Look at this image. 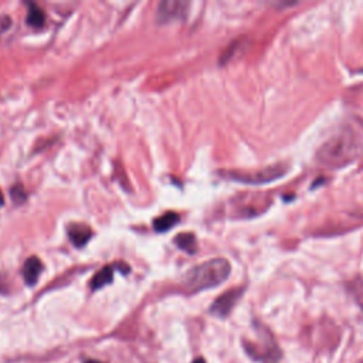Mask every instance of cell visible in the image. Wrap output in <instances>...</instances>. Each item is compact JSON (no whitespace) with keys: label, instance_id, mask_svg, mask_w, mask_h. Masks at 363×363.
Listing matches in <instances>:
<instances>
[{"label":"cell","instance_id":"obj_6","mask_svg":"<svg viewBox=\"0 0 363 363\" xmlns=\"http://www.w3.org/2000/svg\"><path fill=\"white\" fill-rule=\"evenodd\" d=\"M244 291H245L244 286H237V288H231V289L223 292L211 303L210 313L217 318H227L231 313V311L234 309V306L237 305V302L244 295Z\"/></svg>","mask_w":363,"mask_h":363},{"label":"cell","instance_id":"obj_16","mask_svg":"<svg viewBox=\"0 0 363 363\" xmlns=\"http://www.w3.org/2000/svg\"><path fill=\"white\" fill-rule=\"evenodd\" d=\"M3 204H4V196H3V193L0 190V207H3Z\"/></svg>","mask_w":363,"mask_h":363},{"label":"cell","instance_id":"obj_5","mask_svg":"<svg viewBox=\"0 0 363 363\" xmlns=\"http://www.w3.org/2000/svg\"><path fill=\"white\" fill-rule=\"evenodd\" d=\"M269 199L261 194H241L231 200L234 214L238 217H254L267 210Z\"/></svg>","mask_w":363,"mask_h":363},{"label":"cell","instance_id":"obj_14","mask_svg":"<svg viewBox=\"0 0 363 363\" xmlns=\"http://www.w3.org/2000/svg\"><path fill=\"white\" fill-rule=\"evenodd\" d=\"M10 197L16 204H23L27 200V193L23 187V184L16 183L11 189H10Z\"/></svg>","mask_w":363,"mask_h":363},{"label":"cell","instance_id":"obj_17","mask_svg":"<svg viewBox=\"0 0 363 363\" xmlns=\"http://www.w3.org/2000/svg\"><path fill=\"white\" fill-rule=\"evenodd\" d=\"M193 363H206V360L203 357H197V359H194Z\"/></svg>","mask_w":363,"mask_h":363},{"label":"cell","instance_id":"obj_1","mask_svg":"<svg viewBox=\"0 0 363 363\" xmlns=\"http://www.w3.org/2000/svg\"><path fill=\"white\" fill-rule=\"evenodd\" d=\"M360 153V138L353 129L343 128L319 147L316 157L320 164L330 169H337L356 160Z\"/></svg>","mask_w":363,"mask_h":363},{"label":"cell","instance_id":"obj_2","mask_svg":"<svg viewBox=\"0 0 363 363\" xmlns=\"http://www.w3.org/2000/svg\"><path fill=\"white\" fill-rule=\"evenodd\" d=\"M231 272V265L225 258L208 259L187 271L183 278V285L190 292H199L216 288L223 284Z\"/></svg>","mask_w":363,"mask_h":363},{"label":"cell","instance_id":"obj_15","mask_svg":"<svg viewBox=\"0 0 363 363\" xmlns=\"http://www.w3.org/2000/svg\"><path fill=\"white\" fill-rule=\"evenodd\" d=\"M10 26H11V20H10V17L4 16V17H1V18H0V33L6 31Z\"/></svg>","mask_w":363,"mask_h":363},{"label":"cell","instance_id":"obj_10","mask_svg":"<svg viewBox=\"0 0 363 363\" xmlns=\"http://www.w3.org/2000/svg\"><path fill=\"white\" fill-rule=\"evenodd\" d=\"M179 220H180V216L177 213L166 211L153 220V228L157 233H164V231H169L174 224H177Z\"/></svg>","mask_w":363,"mask_h":363},{"label":"cell","instance_id":"obj_12","mask_svg":"<svg viewBox=\"0 0 363 363\" xmlns=\"http://www.w3.org/2000/svg\"><path fill=\"white\" fill-rule=\"evenodd\" d=\"M28 11H27V17L26 21L30 27L33 28H40L44 26L45 23V14L44 11L40 9V6H37L35 3H27Z\"/></svg>","mask_w":363,"mask_h":363},{"label":"cell","instance_id":"obj_8","mask_svg":"<svg viewBox=\"0 0 363 363\" xmlns=\"http://www.w3.org/2000/svg\"><path fill=\"white\" fill-rule=\"evenodd\" d=\"M67 233H68L71 242L78 248L84 247L92 237V230L86 224H82V223L69 224L67 228Z\"/></svg>","mask_w":363,"mask_h":363},{"label":"cell","instance_id":"obj_4","mask_svg":"<svg viewBox=\"0 0 363 363\" xmlns=\"http://www.w3.org/2000/svg\"><path fill=\"white\" fill-rule=\"evenodd\" d=\"M289 172L288 163H275L267 167H262L255 172H240V170H230L220 173L227 179H231L238 183L245 184H267L284 177Z\"/></svg>","mask_w":363,"mask_h":363},{"label":"cell","instance_id":"obj_7","mask_svg":"<svg viewBox=\"0 0 363 363\" xmlns=\"http://www.w3.org/2000/svg\"><path fill=\"white\" fill-rule=\"evenodd\" d=\"M189 3L180 0H164L159 4L156 13V21L159 24L167 23L174 18H183L186 16Z\"/></svg>","mask_w":363,"mask_h":363},{"label":"cell","instance_id":"obj_13","mask_svg":"<svg viewBox=\"0 0 363 363\" xmlns=\"http://www.w3.org/2000/svg\"><path fill=\"white\" fill-rule=\"evenodd\" d=\"M174 242L177 244V247L189 254H194L197 250V241H196V235L193 233H180L176 235Z\"/></svg>","mask_w":363,"mask_h":363},{"label":"cell","instance_id":"obj_9","mask_svg":"<svg viewBox=\"0 0 363 363\" xmlns=\"http://www.w3.org/2000/svg\"><path fill=\"white\" fill-rule=\"evenodd\" d=\"M41 271H43V262L40 258H37V257L27 258L23 265V269H21L24 282L27 285H34L37 282Z\"/></svg>","mask_w":363,"mask_h":363},{"label":"cell","instance_id":"obj_11","mask_svg":"<svg viewBox=\"0 0 363 363\" xmlns=\"http://www.w3.org/2000/svg\"><path fill=\"white\" fill-rule=\"evenodd\" d=\"M113 269H115V268H113L112 265H106V267H104L101 271H98V272L92 277V279H91V282H89L91 289H92V291H98V289L104 288L105 285L111 284L112 279H113Z\"/></svg>","mask_w":363,"mask_h":363},{"label":"cell","instance_id":"obj_18","mask_svg":"<svg viewBox=\"0 0 363 363\" xmlns=\"http://www.w3.org/2000/svg\"><path fill=\"white\" fill-rule=\"evenodd\" d=\"M85 363H101V362H96V360H86Z\"/></svg>","mask_w":363,"mask_h":363},{"label":"cell","instance_id":"obj_3","mask_svg":"<svg viewBox=\"0 0 363 363\" xmlns=\"http://www.w3.org/2000/svg\"><path fill=\"white\" fill-rule=\"evenodd\" d=\"M257 340H242V347L248 357L257 363H279L282 350L272 332L258 320L252 322Z\"/></svg>","mask_w":363,"mask_h":363}]
</instances>
